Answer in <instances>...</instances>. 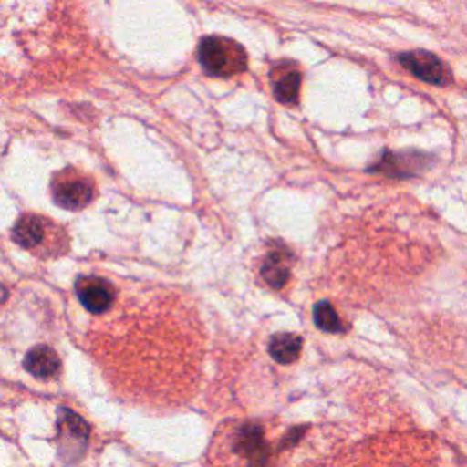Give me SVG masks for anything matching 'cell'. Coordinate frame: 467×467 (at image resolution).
I'll list each match as a JSON object with an SVG mask.
<instances>
[{
    "mask_svg": "<svg viewBox=\"0 0 467 467\" xmlns=\"http://www.w3.org/2000/svg\"><path fill=\"white\" fill-rule=\"evenodd\" d=\"M429 161H431V157L427 153L405 151V153H385V159L381 161V164L385 168L387 166L392 168L390 173L409 175V173H416L418 170L425 168Z\"/></svg>",
    "mask_w": 467,
    "mask_h": 467,
    "instance_id": "cell-11",
    "label": "cell"
},
{
    "mask_svg": "<svg viewBox=\"0 0 467 467\" xmlns=\"http://www.w3.org/2000/svg\"><path fill=\"white\" fill-rule=\"evenodd\" d=\"M15 243L36 257H60L69 250L66 230L38 213H24L11 232Z\"/></svg>",
    "mask_w": 467,
    "mask_h": 467,
    "instance_id": "cell-1",
    "label": "cell"
},
{
    "mask_svg": "<svg viewBox=\"0 0 467 467\" xmlns=\"http://www.w3.org/2000/svg\"><path fill=\"white\" fill-rule=\"evenodd\" d=\"M292 254L283 246L275 244L270 252H266L265 261L261 265V275L265 283L272 288H281L290 277V257Z\"/></svg>",
    "mask_w": 467,
    "mask_h": 467,
    "instance_id": "cell-7",
    "label": "cell"
},
{
    "mask_svg": "<svg viewBox=\"0 0 467 467\" xmlns=\"http://www.w3.org/2000/svg\"><path fill=\"white\" fill-rule=\"evenodd\" d=\"M57 427H58V434H60L62 451H64V447H73V449L78 447L80 451L86 449L89 427L78 414H75L67 409H60Z\"/></svg>",
    "mask_w": 467,
    "mask_h": 467,
    "instance_id": "cell-9",
    "label": "cell"
},
{
    "mask_svg": "<svg viewBox=\"0 0 467 467\" xmlns=\"http://www.w3.org/2000/svg\"><path fill=\"white\" fill-rule=\"evenodd\" d=\"M49 188H51L53 201L60 208L71 210V212L86 208L97 193L95 181L88 173L71 166L53 173Z\"/></svg>",
    "mask_w": 467,
    "mask_h": 467,
    "instance_id": "cell-3",
    "label": "cell"
},
{
    "mask_svg": "<svg viewBox=\"0 0 467 467\" xmlns=\"http://www.w3.org/2000/svg\"><path fill=\"white\" fill-rule=\"evenodd\" d=\"M301 347H303V341L299 336L292 332H279L270 337L268 352L277 363L288 365L297 359V356L301 354Z\"/></svg>",
    "mask_w": 467,
    "mask_h": 467,
    "instance_id": "cell-10",
    "label": "cell"
},
{
    "mask_svg": "<svg viewBox=\"0 0 467 467\" xmlns=\"http://www.w3.org/2000/svg\"><path fill=\"white\" fill-rule=\"evenodd\" d=\"M24 368L40 379H49L55 378L60 370V359L58 354L46 345H36L33 347L26 358H24Z\"/></svg>",
    "mask_w": 467,
    "mask_h": 467,
    "instance_id": "cell-8",
    "label": "cell"
},
{
    "mask_svg": "<svg viewBox=\"0 0 467 467\" xmlns=\"http://www.w3.org/2000/svg\"><path fill=\"white\" fill-rule=\"evenodd\" d=\"M314 323H316L317 328H321L325 332H336V330L341 328V323H339V317H337L336 310L327 301H319L314 306Z\"/></svg>",
    "mask_w": 467,
    "mask_h": 467,
    "instance_id": "cell-12",
    "label": "cell"
},
{
    "mask_svg": "<svg viewBox=\"0 0 467 467\" xmlns=\"http://www.w3.org/2000/svg\"><path fill=\"white\" fill-rule=\"evenodd\" d=\"M301 80H303V71L299 64L292 60H283L277 62L270 69V86L274 97L286 106H294L299 100V91H301Z\"/></svg>",
    "mask_w": 467,
    "mask_h": 467,
    "instance_id": "cell-6",
    "label": "cell"
},
{
    "mask_svg": "<svg viewBox=\"0 0 467 467\" xmlns=\"http://www.w3.org/2000/svg\"><path fill=\"white\" fill-rule=\"evenodd\" d=\"M398 62L416 78L445 88L452 82V73L449 66L434 53L425 51V49H412V51H403L398 55Z\"/></svg>",
    "mask_w": 467,
    "mask_h": 467,
    "instance_id": "cell-4",
    "label": "cell"
},
{
    "mask_svg": "<svg viewBox=\"0 0 467 467\" xmlns=\"http://www.w3.org/2000/svg\"><path fill=\"white\" fill-rule=\"evenodd\" d=\"M75 294L82 306L91 314H102L109 310L115 299L113 285L97 275H80L75 281Z\"/></svg>",
    "mask_w": 467,
    "mask_h": 467,
    "instance_id": "cell-5",
    "label": "cell"
},
{
    "mask_svg": "<svg viewBox=\"0 0 467 467\" xmlns=\"http://www.w3.org/2000/svg\"><path fill=\"white\" fill-rule=\"evenodd\" d=\"M197 57L202 69L213 77H232L243 73L248 66L244 47L223 35H208L201 38Z\"/></svg>",
    "mask_w": 467,
    "mask_h": 467,
    "instance_id": "cell-2",
    "label": "cell"
}]
</instances>
